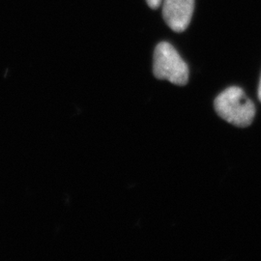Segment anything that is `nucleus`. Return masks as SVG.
Wrapping results in <instances>:
<instances>
[{"label": "nucleus", "mask_w": 261, "mask_h": 261, "mask_svg": "<svg viewBox=\"0 0 261 261\" xmlns=\"http://www.w3.org/2000/svg\"><path fill=\"white\" fill-rule=\"evenodd\" d=\"M153 73L158 80H167L175 85H186L189 68L176 49L167 42H162L155 48Z\"/></svg>", "instance_id": "f03ea898"}, {"label": "nucleus", "mask_w": 261, "mask_h": 261, "mask_svg": "<svg viewBox=\"0 0 261 261\" xmlns=\"http://www.w3.org/2000/svg\"><path fill=\"white\" fill-rule=\"evenodd\" d=\"M215 111L236 127L246 128L253 121L255 107L241 88L232 86L220 94L214 103Z\"/></svg>", "instance_id": "f257e3e1"}, {"label": "nucleus", "mask_w": 261, "mask_h": 261, "mask_svg": "<svg viewBox=\"0 0 261 261\" xmlns=\"http://www.w3.org/2000/svg\"><path fill=\"white\" fill-rule=\"evenodd\" d=\"M147 4L149 5L150 8L152 9H157L159 6L161 5L162 3V0H146Z\"/></svg>", "instance_id": "20e7f679"}, {"label": "nucleus", "mask_w": 261, "mask_h": 261, "mask_svg": "<svg viewBox=\"0 0 261 261\" xmlns=\"http://www.w3.org/2000/svg\"><path fill=\"white\" fill-rule=\"evenodd\" d=\"M194 9L195 0H165L163 16L173 31L183 32L191 22Z\"/></svg>", "instance_id": "7ed1b4c3"}, {"label": "nucleus", "mask_w": 261, "mask_h": 261, "mask_svg": "<svg viewBox=\"0 0 261 261\" xmlns=\"http://www.w3.org/2000/svg\"><path fill=\"white\" fill-rule=\"evenodd\" d=\"M258 98H259V100H260L261 102V80L260 84H259V88H258Z\"/></svg>", "instance_id": "39448f33"}]
</instances>
